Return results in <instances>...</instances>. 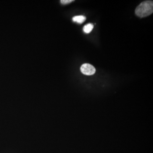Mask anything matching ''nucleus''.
<instances>
[{
    "label": "nucleus",
    "mask_w": 153,
    "mask_h": 153,
    "mask_svg": "<svg viewBox=\"0 0 153 153\" xmlns=\"http://www.w3.org/2000/svg\"><path fill=\"white\" fill-rule=\"evenodd\" d=\"M86 20V17L83 15H78L73 18V20L75 22L81 24Z\"/></svg>",
    "instance_id": "7ed1b4c3"
},
{
    "label": "nucleus",
    "mask_w": 153,
    "mask_h": 153,
    "mask_svg": "<svg viewBox=\"0 0 153 153\" xmlns=\"http://www.w3.org/2000/svg\"><path fill=\"white\" fill-rule=\"evenodd\" d=\"M94 28V25L92 23H88L86 24L83 28V31L86 33H89L91 32Z\"/></svg>",
    "instance_id": "20e7f679"
},
{
    "label": "nucleus",
    "mask_w": 153,
    "mask_h": 153,
    "mask_svg": "<svg viewBox=\"0 0 153 153\" xmlns=\"http://www.w3.org/2000/svg\"><path fill=\"white\" fill-rule=\"evenodd\" d=\"M80 71L84 75H91L95 73L96 70L92 65L88 63H84L80 67Z\"/></svg>",
    "instance_id": "f03ea898"
},
{
    "label": "nucleus",
    "mask_w": 153,
    "mask_h": 153,
    "mask_svg": "<svg viewBox=\"0 0 153 153\" xmlns=\"http://www.w3.org/2000/svg\"><path fill=\"white\" fill-rule=\"evenodd\" d=\"M74 1L73 0H61L60 2L63 4L65 5L71 3Z\"/></svg>",
    "instance_id": "39448f33"
},
{
    "label": "nucleus",
    "mask_w": 153,
    "mask_h": 153,
    "mask_svg": "<svg viewBox=\"0 0 153 153\" xmlns=\"http://www.w3.org/2000/svg\"><path fill=\"white\" fill-rule=\"evenodd\" d=\"M153 12V1H143L138 6L135 10L137 16L140 17H146L152 14Z\"/></svg>",
    "instance_id": "f257e3e1"
}]
</instances>
